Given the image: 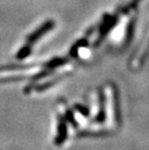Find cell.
Returning a JSON list of instances; mask_svg holds the SVG:
<instances>
[{"instance_id":"1","label":"cell","mask_w":149,"mask_h":150,"mask_svg":"<svg viewBox=\"0 0 149 150\" xmlns=\"http://www.w3.org/2000/svg\"><path fill=\"white\" fill-rule=\"evenodd\" d=\"M54 24H55L54 21H52V20L47 21L45 23H43L40 27H38L34 32H32L29 36L27 37L25 45H27V46L32 47V46L37 42L38 40L41 39V38H42L46 33L49 32V31L54 27Z\"/></svg>"},{"instance_id":"2","label":"cell","mask_w":149,"mask_h":150,"mask_svg":"<svg viewBox=\"0 0 149 150\" xmlns=\"http://www.w3.org/2000/svg\"><path fill=\"white\" fill-rule=\"evenodd\" d=\"M88 43V40L86 37H83L81 38V39H80L78 41H77L74 45H73V47H71V50H70V56L74 57V58H76V57L78 56V50L81 49V47H83L87 45Z\"/></svg>"},{"instance_id":"3","label":"cell","mask_w":149,"mask_h":150,"mask_svg":"<svg viewBox=\"0 0 149 150\" xmlns=\"http://www.w3.org/2000/svg\"><path fill=\"white\" fill-rule=\"evenodd\" d=\"M135 23H136V18H132L131 21L129 22L128 27L126 30V37H125V44L129 45L131 42L133 35H134V30H135Z\"/></svg>"},{"instance_id":"4","label":"cell","mask_w":149,"mask_h":150,"mask_svg":"<svg viewBox=\"0 0 149 150\" xmlns=\"http://www.w3.org/2000/svg\"><path fill=\"white\" fill-rule=\"evenodd\" d=\"M30 53H31V47L27 46V45H24V46L18 50V52L17 54V58L18 60H23L24 58H26Z\"/></svg>"},{"instance_id":"5","label":"cell","mask_w":149,"mask_h":150,"mask_svg":"<svg viewBox=\"0 0 149 150\" xmlns=\"http://www.w3.org/2000/svg\"><path fill=\"white\" fill-rule=\"evenodd\" d=\"M141 1V0H132V1L126 6V7L123 8L122 10H120V13H121V14H128V13H130V11H132L133 9H135L136 7H137V6L138 5V3Z\"/></svg>"}]
</instances>
